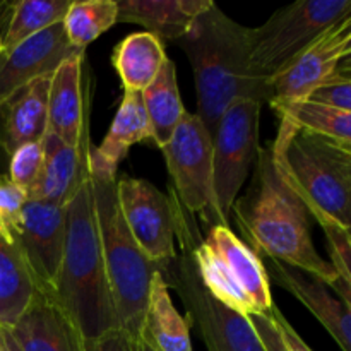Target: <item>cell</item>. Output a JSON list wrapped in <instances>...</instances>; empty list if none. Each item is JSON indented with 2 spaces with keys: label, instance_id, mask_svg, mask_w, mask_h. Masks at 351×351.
I'll return each instance as SVG.
<instances>
[{
  "label": "cell",
  "instance_id": "obj_1",
  "mask_svg": "<svg viewBox=\"0 0 351 351\" xmlns=\"http://www.w3.org/2000/svg\"><path fill=\"white\" fill-rule=\"evenodd\" d=\"M254 167L249 191L232 209L245 243L331 287L338 273L315 250L307 208L281 171L271 146L259 147Z\"/></svg>",
  "mask_w": 351,
  "mask_h": 351
},
{
  "label": "cell",
  "instance_id": "obj_2",
  "mask_svg": "<svg viewBox=\"0 0 351 351\" xmlns=\"http://www.w3.org/2000/svg\"><path fill=\"white\" fill-rule=\"evenodd\" d=\"M191 62L197 95L195 115L211 136L219 117L242 99L269 103L273 89L252 65V27L226 16L213 2L177 41Z\"/></svg>",
  "mask_w": 351,
  "mask_h": 351
},
{
  "label": "cell",
  "instance_id": "obj_3",
  "mask_svg": "<svg viewBox=\"0 0 351 351\" xmlns=\"http://www.w3.org/2000/svg\"><path fill=\"white\" fill-rule=\"evenodd\" d=\"M50 295L77 326L86 343L122 329L103 263L89 175L67 204L64 257Z\"/></svg>",
  "mask_w": 351,
  "mask_h": 351
},
{
  "label": "cell",
  "instance_id": "obj_4",
  "mask_svg": "<svg viewBox=\"0 0 351 351\" xmlns=\"http://www.w3.org/2000/svg\"><path fill=\"white\" fill-rule=\"evenodd\" d=\"M274 160L321 228L351 230V147L280 123Z\"/></svg>",
  "mask_w": 351,
  "mask_h": 351
},
{
  "label": "cell",
  "instance_id": "obj_5",
  "mask_svg": "<svg viewBox=\"0 0 351 351\" xmlns=\"http://www.w3.org/2000/svg\"><path fill=\"white\" fill-rule=\"evenodd\" d=\"M88 175L95 202L103 263L117 317L120 328L130 338L139 339L151 278L156 271H160V267L141 252L123 221L117 199L119 177L91 171H88Z\"/></svg>",
  "mask_w": 351,
  "mask_h": 351
},
{
  "label": "cell",
  "instance_id": "obj_6",
  "mask_svg": "<svg viewBox=\"0 0 351 351\" xmlns=\"http://www.w3.org/2000/svg\"><path fill=\"white\" fill-rule=\"evenodd\" d=\"M191 259L206 291L226 308L245 317L273 308L263 259L230 226L209 228L206 239L194 243Z\"/></svg>",
  "mask_w": 351,
  "mask_h": 351
},
{
  "label": "cell",
  "instance_id": "obj_7",
  "mask_svg": "<svg viewBox=\"0 0 351 351\" xmlns=\"http://www.w3.org/2000/svg\"><path fill=\"white\" fill-rule=\"evenodd\" d=\"M351 16V0H298L252 27V65L269 82L329 27Z\"/></svg>",
  "mask_w": 351,
  "mask_h": 351
},
{
  "label": "cell",
  "instance_id": "obj_8",
  "mask_svg": "<svg viewBox=\"0 0 351 351\" xmlns=\"http://www.w3.org/2000/svg\"><path fill=\"white\" fill-rule=\"evenodd\" d=\"M182 250L163 266L168 288L180 298L187 312L189 328L195 329L208 351H264L249 319L230 311L202 287L191 259V250L180 242Z\"/></svg>",
  "mask_w": 351,
  "mask_h": 351
},
{
  "label": "cell",
  "instance_id": "obj_9",
  "mask_svg": "<svg viewBox=\"0 0 351 351\" xmlns=\"http://www.w3.org/2000/svg\"><path fill=\"white\" fill-rule=\"evenodd\" d=\"M261 106L252 99L233 103L219 117L213 134V189L226 226L259 153Z\"/></svg>",
  "mask_w": 351,
  "mask_h": 351
},
{
  "label": "cell",
  "instance_id": "obj_10",
  "mask_svg": "<svg viewBox=\"0 0 351 351\" xmlns=\"http://www.w3.org/2000/svg\"><path fill=\"white\" fill-rule=\"evenodd\" d=\"M178 199L209 228L223 225L213 189V136L195 113L185 112L170 141L160 147Z\"/></svg>",
  "mask_w": 351,
  "mask_h": 351
},
{
  "label": "cell",
  "instance_id": "obj_11",
  "mask_svg": "<svg viewBox=\"0 0 351 351\" xmlns=\"http://www.w3.org/2000/svg\"><path fill=\"white\" fill-rule=\"evenodd\" d=\"M120 213L141 252L158 267L167 266L178 254L177 239L182 223L173 202L144 178H117Z\"/></svg>",
  "mask_w": 351,
  "mask_h": 351
},
{
  "label": "cell",
  "instance_id": "obj_12",
  "mask_svg": "<svg viewBox=\"0 0 351 351\" xmlns=\"http://www.w3.org/2000/svg\"><path fill=\"white\" fill-rule=\"evenodd\" d=\"M67 206L27 199L21 215L16 245L27 264L34 288L51 293L65 247Z\"/></svg>",
  "mask_w": 351,
  "mask_h": 351
},
{
  "label": "cell",
  "instance_id": "obj_13",
  "mask_svg": "<svg viewBox=\"0 0 351 351\" xmlns=\"http://www.w3.org/2000/svg\"><path fill=\"white\" fill-rule=\"evenodd\" d=\"M351 57V16L329 27L287 71L271 81L269 105L302 101Z\"/></svg>",
  "mask_w": 351,
  "mask_h": 351
},
{
  "label": "cell",
  "instance_id": "obj_14",
  "mask_svg": "<svg viewBox=\"0 0 351 351\" xmlns=\"http://www.w3.org/2000/svg\"><path fill=\"white\" fill-rule=\"evenodd\" d=\"M77 53L65 34L64 21L0 51V103L34 79L51 75L55 69Z\"/></svg>",
  "mask_w": 351,
  "mask_h": 351
},
{
  "label": "cell",
  "instance_id": "obj_15",
  "mask_svg": "<svg viewBox=\"0 0 351 351\" xmlns=\"http://www.w3.org/2000/svg\"><path fill=\"white\" fill-rule=\"evenodd\" d=\"M21 351H86V339L47 291H34L26 311L7 328Z\"/></svg>",
  "mask_w": 351,
  "mask_h": 351
},
{
  "label": "cell",
  "instance_id": "obj_16",
  "mask_svg": "<svg viewBox=\"0 0 351 351\" xmlns=\"http://www.w3.org/2000/svg\"><path fill=\"white\" fill-rule=\"evenodd\" d=\"M266 267L267 278L290 291L304 307L312 312L315 319L324 326L343 351H351V307L331 295L328 285L314 276L287 266L280 261L269 259Z\"/></svg>",
  "mask_w": 351,
  "mask_h": 351
},
{
  "label": "cell",
  "instance_id": "obj_17",
  "mask_svg": "<svg viewBox=\"0 0 351 351\" xmlns=\"http://www.w3.org/2000/svg\"><path fill=\"white\" fill-rule=\"evenodd\" d=\"M88 137L69 146L47 132L43 137V170L27 199L67 206L88 180Z\"/></svg>",
  "mask_w": 351,
  "mask_h": 351
},
{
  "label": "cell",
  "instance_id": "obj_18",
  "mask_svg": "<svg viewBox=\"0 0 351 351\" xmlns=\"http://www.w3.org/2000/svg\"><path fill=\"white\" fill-rule=\"evenodd\" d=\"M50 75L34 79L0 103V146L7 156L17 147L40 143L48 132Z\"/></svg>",
  "mask_w": 351,
  "mask_h": 351
},
{
  "label": "cell",
  "instance_id": "obj_19",
  "mask_svg": "<svg viewBox=\"0 0 351 351\" xmlns=\"http://www.w3.org/2000/svg\"><path fill=\"white\" fill-rule=\"evenodd\" d=\"M82 60L84 53H77L62 62L48 88V132L69 146H79L86 134Z\"/></svg>",
  "mask_w": 351,
  "mask_h": 351
},
{
  "label": "cell",
  "instance_id": "obj_20",
  "mask_svg": "<svg viewBox=\"0 0 351 351\" xmlns=\"http://www.w3.org/2000/svg\"><path fill=\"white\" fill-rule=\"evenodd\" d=\"M143 141H153V134L141 93L123 91L119 112L113 117L101 144L96 147L88 146V171L119 177L120 161L134 144Z\"/></svg>",
  "mask_w": 351,
  "mask_h": 351
},
{
  "label": "cell",
  "instance_id": "obj_21",
  "mask_svg": "<svg viewBox=\"0 0 351 351\" xmlns=\"http://www.w3.org/2000/svg\"><path fill=\"white\" fill-rule=\"evenodd\" d=\"M211 3V0H119L117 23L141 24L161 43H177Z\"/></svg>",
  "mask_w": 351,
  "mask_h": 351
},
{
  "label": "cell",
  "instance_id": "obj_22",
  "mask_svg": "<svg viewBox=\"0 0 351 351\" xmlns=\"http://www.w3.org/2000/svg\"><path fill=\"white\" fill-rule=\"evenodd\" d=\"M141 338L156 351H194L189 322L175 307L160 271L151 278Z\"/></svg>",
  "mask_w": 351,
  "mask_h": 351
},
{
  "label": "cell",
  "instance_id": "obj_23",
  "mask_svg": "<svg viewBox=\"0 0 351 351\" xmlns=\"http://www.w3.org/2000/svg\"><path fill=\"white\" fill-rule=\"evenodd\" d=\"M167 60L163 43L141 31L123 38L113 50L112 62L122 79L123 91L141 93L153 82Z\"/></svg>",
  "mask_w": 351,
  "mask_h": 351
},
{
  "label": "cell",
  "instance_id": "obj_24",
  "mask_svg": "<svg viewBox=\"0 0 351 351\" xmlns=\"http://www.w3.org/2000/svg\"><path fill=\"white\" fill-rule=\"evenodd\" d=\"M141 99L149 120L153 143L158 147L165 146L187 112L182 105L173 60L167 57L153 82L141 91Z\"/></svg>",
  "mask_w": 351,
  "mask_h": 351
},
{
  "label": "cell",
  "instance_id": "obj_25",
  "mask_svg": "<svg viewBox=\"0 0 351 351\" xmlns=\"http://www.w3.org/2000/svg\"><path fill=\"white\" fill-rule=\"evenodd\" d=\"M34 281L16 243L0 235V326L10 328L33 298Z\"/></svg>",
  "mask_w": 351,
  "mask_h": 351
},
{
  "label": "cell",
  "instance_id": "obj_26",
  "mask_svg": "<svg viewBox=\"0 0 351 351\" xmlns=\"http://www.w3.org/2000/svg\"><path fill=\"white\" fill-rule=\"evenodd\" d=\"M271 108L280 117V123L328 137L335 143L351 147V112L328 108L307 99L271 105Z\"/></svg>",
  "mask_w": 351,
  "mask_h": 351
},
{
  "label": "cell",
  "instance_id": "obj_27",
  "mask_svg": "<svg viewBox=\"0 0 351 351\" xmlns=\"http://www.w3.org/2000/svg\"><path fill=\"white\" fill-rule=\"evenodd\" d=\"M72 0H17L12 2L9 26L3 34V50L64 21Z\"/></svg>",
  "mask_w": 351,
  "mask_h": 351
},
{
  "label": "cell",
  "instance_id": "obj_28",
  "mask_svg": "<svg viewBox=\"0 0 351 351\" xmlns=\"http://www.w3.org/2000/svg\"><path fill=\"white\" fill-rule=\"evenodd\" d=\"M117 0L71 2L64 17V27L72 47L86 51L88 45L117 23Z\"/></svg>",
  "mask_w": 351,
  "mask_h": 351
},
{
  "label": "cell",
  "instance_id": "obj_29",
  "mask_svg": "<svg viewBox=\"0 0 351 351\" xmlns=\"http://www.w3.org/2000/svg\"><path fill=\"white\" fill-rule=\"evenodd\" d=\"M9 158V180L29 195L43 170V141L24 144L17 147Z\"/></svg>",
  "mask_w": 351,
  "mask_h": 351
},
{
  "label": "cell",
  "instance_id": "obj_30",
  "mask_svg": "<svg viewBox=\"0 0 351 351\" xmlns=\"http://www.w3.org/2000/svg\"><path fill=\"white\" fill-rule=\"evenodd\" d=\"M26 202V191L12 184L9 177H0V235L7 242L16 243L21 215Z\"/></svg>",
  "mask_w": 351,
  "mask_h": 351
},
{
  "label": "cell",
  "instance_id": "obj_31",
  "mask_svg": "<svg viewBox=\"0 0 351 351\" xmlns=\"http://www.w3.org/2000/svg\"><path fill=\"white\" fill-rule=\"evenodd\" d=\"M351 64L350 60L332 77L322 82L307 96V101L328 106V108L351 112Z\"/></svg>",
  "mask_w": 351,
  "mask_h": 351
},
{
  "label": "cell",
  "instance_id": "obj_32",
  "mask_svg": "<svg viewBox=\"0 0 351 351\" xmlns=\"http://www.w3.org/2000/svg\"><path fill=\"white\" fill-rule=\"evenodd\" d=\"M247 319H249V322L252 324L254 331H256L264 351H287L283 341H281L280 335H278L276 326L271 321L269 312H267V314L249 315Z\"/></svg>",
  "mask_w": 351,
  "mask_h": 351
},
{
  "label": "cell",
  "instance_id": "obj_33",
  "mask_svg": "<svg viewBox=\"0 0 351 351\" xmlns=\"http://www.w3.org/2000/svg\"><path fill=\"white\" fill-rule=\"evenodd\" d=\"M269 317L274 322V326H276L278 335H280L287 351H312L311 346L302 339V336L295 331L293 326L287 321V317L281 314L276 305H273V308L269 311Z\"/></svg>",
  "mask_w": 351,
  "mask_h": 351
},
{
  "label": "cell",
  "instance_id": "obj_34",
  "mask_svg": "<svg viewBox=\"0 0 351 351\" xmlns=\"http://www.w3.org/2000/svg\"><path fill=\"white\" fill-rule=\"evenodd\" d=\"M86 351H136V345L123 329H115L86 343Z\"/></svg>",
  "mask_w": 351,
  "mask_h": 351
},
{
  "label": "cell",
  "instance_id": "obj_35",
  "mask_svg": "<svg viewBox=\"0 0 351 351\" xmlns=\"http://www.w3.org/2000/svg\"><path fill=\"white\" fill-rule=\"evenodd\" d=\"M10 14H12V2L0 0V36L3 38L7 26H9Z\"/></svg>",
  "mask_w": 351,
  "mask_h": 351
},
{
  "label": "cell",
  "instance_id": "obj_36",
  "mask_svg": "<svg viewBox=\"0 0 351 351\" xmlns=\"http://www.w3.org/2000/svg\"><path fill=\"white\" fill-rule=\"evenodd\" d=\"M0 328H2V326H0ZM2 335H3V341H5L7 351H21L19 346H17L16 341L12 339V336H10V332L7 331V328H2Z\"/></svg>",
  "mask_w": 351,
  "mask_h": 351
},
{
  "label": "cell",
  "instance_id": "obj_37",
  "mask_svg": "<svg viewBox=\"0 0 351 351\" xmlns=\"http://www.w3.org/2000/svg\"><path fill=\"white\" fill-rule=\"evenodd\" d=\"M134 345H136V351H156V350H153V348H151V346L147 345V343L144 341L143 338H139V339H134Z\"/></svg>",
  "mask_w": 351,
  "mask_h": 351
},
{
  "label": "cell",
  "instance_id": "obj_38",
  "mask_svg": "<svg viewBox=\"0 0 351 351\" xmlns=\"http://www.w3.org/2000/svg\"><path fill=\"white\" fill-rule=\"evenodd\" d=\"M0 351H7V348H5V341H3L2 328H0Z\"/></svg>",
  "mask_w": 351,
  "mask_h": 351
}]
</instances>
